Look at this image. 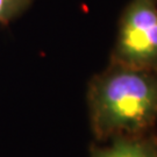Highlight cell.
<instances>
[{
    "label": "cell",
    "instance_id": "1",
    "mask_svg": "<svg viewBox=\"0 0 157 157\" xmlns=\"http://www.w3.org/2000/svg\"><path fill=\"white\" fill-rule=\"evenodd\" d=\"M87 101L97 140L147 134L157 121V72L111 62L91 80Z\"/></svg>",
    "mask_w": 157,
    "mask_h": 157
},
{
    "label": "cell",
    "instance_id": "2",
    "mask_svg": "<svg viewBox=\"0 0 157 157\" xmlns=\"http://www.w3.org/2000/svg\"><path fill=\"white\" fill-rule=\"evenodd\" d=\"M111 62L157 72V0H130L124 10Z\"/></svg>",
    "mask_w": 157,
    "mask_h": 157
},
{
    "label": "cell",
    "instance_id": "3",
    "mask_svg": "<svg viewBox=\"0 0 157 157\" xmlns=\"http://www.w3.org/2000/svg\"><path fill=\"white\" fill-rule=\"evenodd\" d=\"M91 157H157V137L150 134L120 135L106 146H94Z\"/></svg>",
    "mask_w": 157,
    "mask_h": 157
},
{
    "label": "cell",
    "instance_id": "4",
    "mask_svg": "<svg viewBox=\"0 0 157 157\" xmlns=\"http://www.w3.org/2000/svg\"><path fill=\"white\" fill-rule=\"evenodd\" d=\"M34 0H0V23L7 26L29 8Z\"/></svg>",
    "mask_w": 157,
    "mask_h": 157
}]
</instances>
